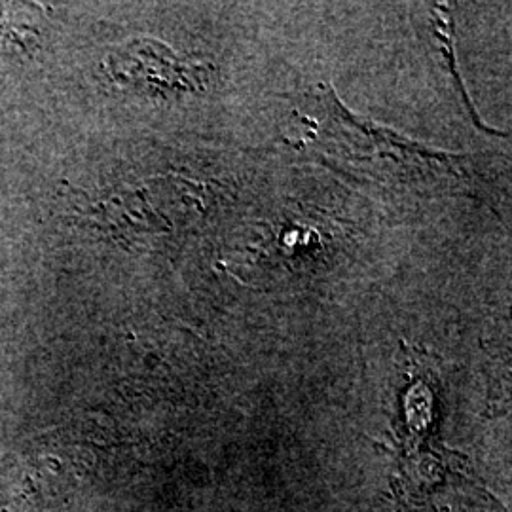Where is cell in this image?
<instances>
[{
    "label": "cell",
    "instance_id": "6da1fadb",
    "mask_svg": "<svg viewBox=\"0 0 512 512\" xmlns=\"http://www.w3.org/2000/svg\"><path fill=\"white\" fill-rule=\"evenodd\" d=\"M311 99L313 110H317L321 116L325 114V120L315 116L313 124L319 126L315 133H325V141L334 143L329 147L334 148V152L344 158H353L355 162H359L366 160L368 156L384 154V158H391V162L403 164L406 173L420 171L423 177H427L425 173L431 175L433 169L439 175H446V171L452 169L454 158H448L446 154L416 147L410 141H404L399 135H393L385 129L372 128L370 124L357 122V118L349 116L348 110H344L336 101L334 93L325 86L313 93Z\"/></svg>",
    "mask_w": 512,
    "mask_h": 512
}]
</instances>
